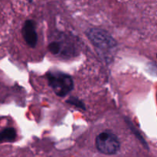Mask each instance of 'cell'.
<instances>
[{
    "instance_id": "7a4b0ae2",
    "label": "cell",
    "mask_w": 157,
    "mask_h": 157,
    "mask_svg": "<svg viewBox=\"0 0 157 157\" xmlns=\"http://www.w3.org/2000/svg\"><path fill=\"white\" fill-rule=\"evenodd\" d=\"M95 144L98 151L107 155L115 154L121 148V144L117 136L108 130L98 134Z\"/></svg>"
},
{
    "instance_id": "5b68a950",
    "label": "cell",
    "mask_w": 157,
    "mask_h": 157,
    "mask_svg": "<svg viewBox=\"0 0 157 157\" xmlns=\"http://www.w3.org/2000/svg\"><path fill=\"white\" fill-rule=\"evenodd\" d=\"M16 137V132L15 129L8 127L0 131V144L4 142H12Z\"/></svg>"
},
{
    "instance_id": "277c9868",
    "label": "cell",
    "mask_w": 157,
    "mask_h": 157,
    "mask_svg": "<svg viewBox=\"0 0 157 157\" xmlns=\"http://www.w3.org/2000/svg\"><path fill=\"white\" fill-rule=\"evenodd\" d=\"M22 35L25 41L30 48H35L38 42V35L35 29V23L32 20H27L22 28Z\"/></svg>"
},
{
    "instance_id": "3957f363",
    "label": "cell",
    "mask_w": 157,
    "mask_h": 157,
    "mask_svg": "<svg viewBox=\"0 0 157 157\" xmlns=\"http://www.w3.org/2000/svg\"><path fill=\"white\" fill-rule=\"evenodd\" d=\"M87 36L97 48L101 51L112 50L117 46V42L113 37L103 29H90L87 32Z\"/></svg>"
},
{
    "instance_id": "6da1fadb",
    "label": "cell",
    "mask_w": 157,
    "mask_h": 157,
    "mask_svg": "<svg viewBox=\"0 0 157 157\" xmlns=\"http://www.w3.org/2000/svg\"><path fill=\"white\" fill-rule=\"evenodd\" d=\"M48 82L58 97H65L74 88V81L69 75L59 71L47 74Z\"/></svg>"
},
{
    "instance_id": "8992f818",
    "label": "cell",
    "mask_w": 157,
    "mask_h": 157,
    "mask_svg": "<svg viewBox=\"0 0 157 157\" xmlns=\"http://www.w3.org/2000/svg\"><path fill=\"white\" fill-rule=\"evenodd\" d=\"M67 102L68 104H71V105L75 106V107H78V108L82 109V110H85V107H84V103L81 102L79 99L76 98H71L70 99H68L67 101Z\"/></svg>"
}]
</instances>
